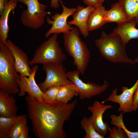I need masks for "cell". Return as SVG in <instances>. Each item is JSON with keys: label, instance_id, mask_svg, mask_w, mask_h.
Returning <instances> with one entry per match:
<instances>
[{"label": "cell", "instance_id": "1", "mask_svg": "<svg viewBox=\"0 0 138 138\" xmlns=\"http://www.w3.org/2000/svg\"><path fill=\"white\" fill-rule=\"evenodd\" d=\"M25 100L33 133L37 138H65L64 124L68 120L77 103L40 100L28 94Z\"/></svg>", "mask_w": 138, "mask_h": 138}, {"label": "cell", "instance_id": "2", "mask_svg": "<svg viewBox=\"0 0 138 138\" xmlns=\"http://www.w3.org/2000/svg\"><path fill=\"white\" fill-rule=\"evenodd\" d=\"M95 43L101 56L113 63L135 65L136 62L129 58L126 50V44L120 36L113 31L109 34L102 31L100 37Z\"/></svg>", "mask_w": 138, "mask_h": 138}, {"label": "cell", "instance_id": "3", "mask_svg": "<svg viewBox=\"0 0 138 138\" xmlns=\"http://www.w3.org/2000/svg\"><path fill=\"white\" fill-rule=\"evenodd\" d=\"M64 44L68 54L73 59L77 70L83 75L87 69L90 58V51L87 44L80 37L76 27L63 34Z\"/></svg>", "mask_w": 138, "mask_h": 138}, {"label": "cell", "instance_id": "4", "mask_svg": "<svg viewBox=\"0 0 138 138\" xmlns=\"http://www.w3.org/2000/svg\"><path fill=\"white\" fill-rule=\"evenodd\" d=\"M15 66L14 56L7 45L0 42V88L16 95L20 89L17 80L19 75Z\"/></svg>", "mask_w": 138, "mask_h": 138}, {"label": "cell", "instance_id": "5", "mask_svg": "<svg viewBox=\"0 0 138 138\" xmlns=\"http://www.w3.org/2000/svg\"><path fill=\"white\" fill-rule=\"evenodd\" d=\"M57 39V34H53L41 44L35 51L33 59L29 61L30 65L36 64H62L66 58Z\"/></svg>", "mask_w": 138, "mask_h": 138}, {"label": "cell", "instance_id": "6", "mask_svg": "<svg viewBox=\"0 0 138 138\" xmlns=\"http://www.w3.org/2000/svg\"><path fill=\"white\" fill-rule=\"evenodd\" d=\"M17 0L27 6L20 15L21 22L26 27L34 30L40 28L44 24L46 16L51 14L46 11L47 6L38 0Z\"/></svg>", "mask_w": 138, "mask_h": 138}, {"label": "cell", "instance_id": "7", "mask_svg": "<svg viewBox=\"0 0 138 138\" xmlns=\"http://www.w3.org/2000/svg\"><path fill=\"white\" fill-rule=\"evenodd\" d=\"M80 72L77 70L67 72V77L75 87L80 99L91 98L101 94L108 88L109 84L106 81L102 85L94 82H84L80 78Z\"/></svg>", "mask_w": 138, "mask_h": 138}, {"label": "cell", "instance_id": "8", "mask_svg": "<svg viewBox=\"0 0 138 138\" xmlns=\"http://www.w3.org/2000/svg\"><path fill=\"white\" fill-rule=\"evenodd\" d=\"M43 69L46 74L44 81L38 86L43 93L49 87L72 84L67 76L66 68L61 64L49 63L43 65Z\"/></svg>", "mask_w": 138, "mask_h": 138}, {"label": "cell", "instance_id": "9", "mask_svg": "<svg viewBox=\"0 0 138 138\" xmlns=\"http://www.w3.org/2000/svg\"><path fill=\"white\" fill-rule=\"evenodd\" d=\"M59 2L62 7V13L61 14L59 13H56L52 16V19L48 16L46 17L47 23L51 25L50 28L45 34V36L46 38L52 34L57 35L62 33L64 34L74 28L68 23L67 20L68 17L75 13L76 8H68L63 4L62 1L59 0Z\"/></svg>", "mask_w": 138, "mask_h": 138}, {"label": "cell", "instance_id": "10", "mask_svg": "<svg viewBox=\"0 0 138 138\" xmlns=\"http://www.w3.org/2000/svg\"><path fill=\"white\" fill-rule=\"evenodd\" d=\"M136 61L138 63V58ZM138 85V78L134 85L130 88L127 87H122L121 89L122 92L120 95H117L118 89H115L109 97L101 103L104 104L107 101L117 103L119 106L118 110V112H122L123 113H131L133 111V96Z\"/></svg>", "mask_w": 138, "mask_h": 138}, {"label": "cell", "instance_id": "11", "mask_svg": "<svg viewBox=\"0 0 138 138\" xmlns=\"http://www.w3.org/2000/svg\"><path fill=\"white\" fill-rule=\"evenodd\" d=\"M98 101H95L92 106L88 107V109L92 113L88 118L96 131L105 136L108 133L110 127L107 122L103 121V115L107 110L113 108L111 105H104Z\"/></svg>", "mask_w": 138, "mask_h": 138}, {"label": "cell", "instance_id": "12", "mask_svg": "<svg viewBox=\"0 0 138 138\" xmlns=\"http://www.w3.org/2000/svg\"><path fill=\"white\" fill-rule=\"evenodd\" d=\"M38 68L37 65L33 66L32 68V71L31 74L28 77L19 74L17 80L20 88L19 96H24L27 93L39 100H43L44 93L40 89L35 80V75Z\"/></svg>", "mask_w": 138, "mask_h": 138}, {"label": "cell", "instance_id": "13", "mask_svg": "<svg viewBox=\"0 0 138 138\" xmlns=\"http://www.w3.org/2000/svg\"><path fill=\"white\" fill-rule=\"evenodd\" d=\"M6 45L14 56L16 72L22 76H29L32 70L30 67L29 59L27 54L9 40H7Z\"/></svg>", "mask_w": 138, "mask_h": 138}, {"label": "cell", "instance_id": "14", "mask_svg": "<svg viewBox=\"0 0 138 138\" xmlns=\"http://www.w3.org/2000/svg\"><path fill=\"white\" fill-rule=\"evenodd\" d=\"M95 7L91 6L85 7L81 5H77L76 12L73 15L72 20L67 21L70 25H75L78 27L80 33L85 38L89 35L87 27L89 16Z\"/></svg>", "mask_w": 138, "mask_h": 138}, {"label": "cell", "instance_id": "15", "mask_svg": "<svg viewBox=\"0 0 138 138\" xmlns=\"http://www.w3.org/2000/svg\"><path fill=\"white\" fill-rule=\"evenodd\" d=\"M138 22L134 18L130 19L118 24L117 27L113 31L120 36L126 45L131 40L138 39V29L136 27Z\"/></svg>", "mask_w": 138, "mask_h": 138}, {"label": "cell", "instance_id": "16", "mask_svg": "<svg viewBox=\"0 0 138 138\" xmlns=\"http://www.w3.org/2000/svg\"><path fill=\"white\" fill-rule=\"evenodd\" d=\"M17 0H9L5 1L4 8L0 16V42L6 45L9 28L8 25L9 14L12 10L16 7Z\"/></svg>", "mask_w": 138, "mask_h": 138}, {"label": "cell", "instance_id": "17", "mask_svg": "<svg viewBox=\"0 0 138 138\" xmlns=\"http://www.w3.org/2000/svg\"><path fill=\"white\" fill-rule=\"evenodd\" d=\"M16 100L10 95L0 90V116L10 117L17 115Z\"/></svg>", "mask_w": 138, "mask_h": 138}, {"label": "cell", "instance_id": "18", "mask_svg": "<svg viewBox=\"0 0 138 138\" xmlns=\"http://www.w3.org/2000/svg\"><path fill=\"white\" fill-rule=\"evenodd\" d=\"M104 18L106 23L115 22L118 24L129 20L126 12L119 1L112 4L110 9L106 10Z\"/></svg>", "mask_w": 138, "mask_h": 138}, {"label": "cell", "instance_id": "19", "mask_svg": "<svg viewBox=\"0 0 138 138\" xmlns=\"http://www.w3.org/2000/svg\"><path fill=\"white\" fill-rule=\"evenodd\" d=\"M106 10L105 7L102 5L96 7L91 13L87 23L89 32L100 28L106 24L104 18Z\"/></svg>", "mask_w": 138, "mask_h": 138}, {"label": "cell", "instance_id": "20", "mask_svg": "<svg viewBox=\"0 0 138 138\" xmlns=\"http://www.w3.org/2000/svg\"><path fill=\"white\" fill-rule=\"evenodd\" d=\"M78 95L74 85L73 84L61 86L56 97V100L67 103L75 96Z\"/></svg>", "mask_w": 138, "mask_h": 138}, {"label": "cell", "instance_id": "21", "mask_svg": "<svg viewBox=\"0 0 138 138\" xmlns=\"http://www.w3.org/2000/svg\"><path fill=\"white\" fill-rule=\"evenodd\" d=\"M26 114L16 115L10 117L0 116V132L7 135L13 125L23 118L27 117Z\"/></svg>", "mask_w": 138, "mask_h": 138}, {"label": "cell", "instance_id": "22", "mask_svg": "<svg viewBox=\"0 0 138 138\" xmlns=\"http://www.w3.org/2000/svg\"><path fill=\"white\" fill-rule=\"evenodd\" d=\"M129 19L134 18L138 22V0H118Z\"/></svg>", "mask_w": 138, "mask_h": 138}, {"label": "cell", "instance_id": "23", "mask_svg": "<svg viewBox=\"0 0 138 138\" xmlns=\"http://www.w3.org/2000/svg\"><path fill=\"white\" fill-rule=\"evenodd\" d=\"M81 127L85 131L84 138H104V136L98 133L88 118L84 117L80 122Z\"/></svg>", "mask_w": 138, "mask_h": 138}, {"label": "cell", "instance_id": "24", "mask_svg": "<svg viewBox=\"0 0 138 138\" xmlns=\"http://www.w3.org/2000/svg\"><path fill=\"white\" fill-rule=\"evenodd\" d=\"M26 117L16 123L10 130L7 135V138H18L20 133L27 125Z\"/></svg>", "mask_w": 138, "mask_h": 138}, {"label": "cell", "instance_id": "25", "mask_svg": "<svg viewBox=\"0 0 138 138\" xmlns=\"http://www.w3.org/2000/svg\"><path fill=\"white\" fill-rule=\"evenodd\" d=\"M61 86L55 85L49 88L44 92L42 98L43 100L48 102H53L56 100L57 94Z\"/></svg>", "mask_w": 138, "mask_h": 138}, {"label": "cell", "instance_id": "26", "mask_svg": "<svg viewBox=\"0 0 138 138\" xmlns=\"http://www.w3.org/2000/svg\"><path fill=\"white\" fill-rule=\"evenodd\" d=\"M110 133L108 138H128V136L124 130L121 128L115 126L112 129H109Z\"/></svg>", "mask_w": 138, "mask_h": 138}, {"label": "cell", "instance_id": "27", "mask_svg": "<svg viewBox=\"0 0 138 138\" xmlns=\"http://www.w3.org/2000/svg\"><path fill=\"white\" fill-rule=\"evenodd\" d=\"M138 108V85L133 96L132 105L133 111H135Z\"/></svg>", "mask_w": 138, "mask_h": 138}, {"label": "cell", "instance_id": "28", "mask_svg": "<svg viewBox=\"0 0 138 138\" xmlns=\"http://www.w3.org/2000/svg\"><path fill=\"white\" fill-rule=\"evenodd\" d=\"M87 6H91L95 7L102 5V3L100 0H82Z\"/></svg>", "mask_w": 138, "mask_h": 138}, {"label": "cell", "instance_id": "29", "mask_svg": "<svg viewBox=\"0 0 138 138\" xmlns=\"http://www.w3.org/2000/svg\"><path fill=\"white\" fill-rule=\"evenodd\" d=\"M29 128L27 125L23 130L20 133L18 138H29Z\"/></svg>", "mask_w": 138, "mask_h": 138}, {"label": "cell", "instance_id": "30", "mask_svg": "<svg viewBox=\"0 0 138 138\" xmlns=\"http://www.w3.org/2000/svg\"><path fill=\"white\" fill-rule=\"evenodd\" d=\"M59 0H51L50 6L51 8L56 9L59 7Z\"/></svg>", "mask_w": 138, "mask_h": 138}, {"label": "cell", "instance_id": "31", "mask_svg": "<svg viewBox=\"0 0 138 138\" xmlns=\"http://www.w3.org/2000/svg\"><path fill=\"white\" fill-rule=\"evenodd\" d=\"M5 1L4 0H0V15L2 14L4 8Z\"/></svg>", "mask_w": 138, "mask_h": 138}, {"label": "cell", "instance_id": "32", "mask_svg": "<svg viewBox=\"0 0 138 138\" xmlns=\"http://www.w3.org/2000/svg\"><path fill=\"white\" fill-rule=\"evenodd\" d=\"M103 3L105 0H100Z\"/></svg>", "mask_w": 138, "mask_h": 138}, {"label": "cell", "instance_id": "33", "mask_svg": "<svg viewBox=\"0 0 138 138\" xmlns=\"http://www.w3.org/2000/svg\"><path fill=\"white\" fill-rule=\"evenodd\" d=\"M5 1H8L9 0H4Z\"/></svg>", "mask_w": 138, "mask_h": 138}]
</instances>
